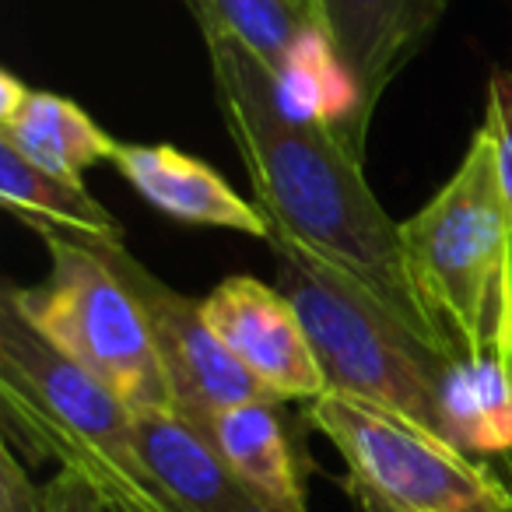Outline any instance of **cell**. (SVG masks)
Instances as JSON below:
<instances>
[{"instance_id":"6da1fadb","label":"cell","mask_w":512,"mask_h":512,"mask_svg":"<svg viewBox=\"0 0 512 512\" xmlns=\"http://www.w3.org/2000/svg\"><path fill=\"white\" fill-rule=\"evenodd\" d=\"M204 46L221 123L253 183V204L274 232L348 274L428 344L453 351L456 344L414 295L400 225L372 193L365 158L334 130L281 116L271 95V67L260 57L218 36H204Z\"/></svg>"},{"instance_id":"7a4b0ae2","label":"cell","mask_w":512,"mask_h":512,"mask_svg":"<svg viewBox=\"0 0 512 512\" xmlns=\"http://www.w3.org/2000/svg\"><path fill=\"white\" fill-rule=\"evenodd\" d=\"M0 425L36 463L57 460L99 491L109 512H183L151 474L134 407L60 355L0 295Z\"/></svg>"},{"instance_id":"3957f363","label":"cell","mask_w":512,"mask_h":512,"mask_svg":"<svg viewBox=\"0 0 512 512\" xmlns=\"http://www.w3.org/2000/svg\"><path fill=\"white\" fill-rule=\"evenodd\" d=\"M271 249L278 288L299 309L330 390L453 446L439 414V379L456 348L428 344L348 274L299 242L274 232Z\"/></svg>"},{"instance_id":"277c9868","label":"cell","mask_w":512,"mask_h":512,"mask_svg":"<svg viewBox=\"0 0 512 512\" xmlns=\"http://www.w3.org/2000/svg\"><path fill=\"white\" fill-rule=\"evenodd\" d=\"M400 242L425 313L456 348L474 351L491 295L512 274V211L488 120L474 130L449 183L400 221Z\"/></svg>"},{"instance_id":"5b68a950","label":"cell","mask_w":512,"mask_h":512,"mask_svg":"<svg viewBox=\"0 0 512 512\" xmlns=\"http://www.w3.org/2000/svg\"><path fill=\"white\" fill-rule=\"evenodd\" d=\"M50 274L36 288H4L25 320L134 411L172 407L155 337L137 295L95 242L43 235Z\"/></svg>"},{"instance_id":"8992f818","label":"cell","mask_w":512,"mask_h":512,"mask_svg":"<svg viewBox=\"0 0 512 512\" xmlns=\"http://www.w3.org/2000/svg\"><path fill=\"white\" fill-rule=\"evenodd\" d=\"M309 425L341 453L362 512H512V481L481 456L327 390Z\"/></svg>"},{"instance_id":"52a82bcc","label":"cell","mask_w":512,"mask_h":512,"mask_svg":"<svg viewBox=\"0 0 512 512\" xmlns=\"http://www.w3.org/2000/svg\"><path fill=\"white\" fill-rule=\"evenodd\" d=\"M95 246L127 281L148 316L158 362L172 393V411L200 428L214 411H225V407L249 404V400H278L221 344L204 316V299L197 302L158 281L127 253L123 242H95Z\"/></svg>"},{"instance_id":"ba28073f","label":"cell","mask_w":512,"mask_h":512,"mask_svg":"<svg viewBox=\"0 0 512 512\" xmlns=\"http://www.w3.org/2000/svg\"><path fill=\"white\" fill-rule=\"evenodd\" d=\"M204 316L228 351L278 400H309L330 390L299 309L278 285L235 274L204 299Z\"/></svg>"},{"instance_id":"9c48e42d","label":"cell","mask_w":512,"mask_h":512,"mask_svg":"<svg viewBox=\"0 0 512 512\" xmlns=\"http://www.w3.org/2000/svg\"><path fill=\"white\" fill-rule=\"evenodd\" d=\"M113 169L134 186V193L162 211L165 218L193 228H225L271 242L274 228L267 214L232 190L221 172L207 162L172 148V144H127L116 141Z\"/></svg>"},{"instance_id":"30bf717a","label":"cell","mask_w":512,"mask_h":512,"mask_svg":"<svg viewBox=\"0 0 512 512\" xmlns=\"http://www.w3.org/2000/svg\"><path fill=\"white\" fill-rule=\"evenodd\" d=\"M320 29L351 67L372 123L383 92L425 46L449 0H313Z\"/></svg>"},{"instance_id":"8fae6325","label":"cell","mask_w":512,"mask_h":512,"mask_svg":"<svg viewBox=\"0 0 512 512\" xmlns=\"http://www.w3.org/2000/svg\"><path fill=\"white\" fill-rule=\"evenodd\" d=\"M134 425L151 474L183 512H274L211 439L172 407L134 411Z\"/></svg>"},{"instance_id":"7c38bea8","label":"cell","mask_w":512,"mask_h":512,"mask_svg":"<svg viewBox=\"0 0 512 512\" xmlns=\"http://www.w3.org/2000/svg\"><path fill=\"white\" fill-rule=\"evenodd\" d=\"M0 141L74 186H85V172L109 162L116 148L78 102L29 88L11 71L0 74Z\"/></svg>"},{"instance_id":"4fadbf2b","label":"cell","mask_w":512,"mask_h":512,"mask_svg":"<svg viewBox=\"0 0 512 512\" xmlns=\"http://www.w3.org/2000/svg\"><path fill=\"white\" fill-rule=\"evenodd\" d=\"M200 432L274 512H309L299 449L281 400H249L214 411Z\"/></svg>"},{"instance_id":"5bb4252c","label":"cell","mask_w":512,"mask_h":512,"mask_svg":"<svg viewBox=\"0 0 512 512\" xmlns=\"http://www.w3.org/2000/svg\"><path fill=\"white\" fill-rule=\"evenodd\" d=\"M271 95L281 116L302 127H327L365 158L369 116L351 67L323 29H313L271 71Z\"/></svg>"},{"instance_id":"9a60e30c","label":"cell","mask_w":512,"mask_h":512,"mask_svg":"<svg viewBox=\"0 0 512 512\" xmlns=\"http://www.w3.org/2000/svg\"><path fill=\"white\" fill-rule=\"evenodd\" d=\"M0 204L39 239L67 235L78 242H123L120 221L88 193V186L50 176L8 141H0Z\"/></svg>"},{"instance_id":"2e32d148","label":"cell","mask_w":512,"mask_h":512,"mask_svg":"<svg viewBox=\"0 0 512 512\" xmlns=\"http://www.w3.org/2000/svg\"><path fill=\"white\" fill-rule=\"evenodd\" d=\"M200 36L232 39L260 57L267 67H281L292 46L320 29L313 0H183Z\"/></svg>"},{"instance_id":"e0dca14e","label":"cell","mask_w":512,"mask_h":512,"mask_svg":"<svg viewBox=\"0 0 512 512\" xmlns=\"http://www.w3.org/2000/svg\"><path fill=\"white\" fill-rule=\"evenodd\" d=\"M467 355L484 421L481 456H512V274L491 295L481 341Z\"/></svg>"},{"instance_id":"ac0fdd59","label":"cell","mask_w":512,"mask_h":512,"mask_svg":"<svg viewBox=\"0 0 512 512\" xmlns=\"http://www.w3.org/2000/svg\"><path fill=\"white\" fill-rule=\"evenodd\" d=\"M484 120L495 130L498 169H502V186H505V197H509V211H512V74L509 71L491 74L488 113H484Z\"/></svg>"},{"instance_id":"d6986e66","label":"cell","mask_w":512,"mask_h":512,"mask_svg":"<svg viewBox=\"0 0 512 512\" xmlns=\"http://www.w3.org/2000/svg\"><path fill=\"white\" fill-rule=\"evenodd\" d=\"M46 491L29 481V467L18 460V449L4 442L0 449V512H43Z\"/></svg>"},{"instance_id":"ffe728a7","label":"cell","mask_w":512,"mask_h":512,"mask_svg":"<svg viewBox=\"0 0 512 512\" xmlns=\"http://www.w3.org/2000/svg\"><path fill=\"white\" fill-rule=\"evenodd\" d=\"M46 509L43 512H109L106 502L92 484H85L71 470H60L50 484H46Z\"/></svg>"}]
</instances>
